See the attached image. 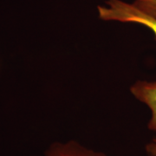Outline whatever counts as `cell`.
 Here are the masks:
<instances>
[{"mask_svg":"<svg viewBox=\"0 0 156 156\" xmlns=\"http://www.w3.org/2000/svg\"><path fill=\"white\" fill-rule=\"evenodd\" d=\"M98 17L110 22L136 23L150 30L156 39V18L147 14L133 3L122 0H106L97 7Z\"/></svg>","mask_w":156,"mask_h":156,"instance_id":"1","label":"cell"},{"mask_svg":"<svg viewBox=\"0 0 156 156\" xmlns=\"http://www.w3.org/2000/svg\"><path fill=\"white\" fill-rule=\"evenodd\" d=\"M130 92L136 100L149 108L151 116L147 128L156 132V80H139L130 87Z\"/></svg>","mask_w":156,"mask_h":156,"instance_id":"2","label":"cell"},{"mask_svg":"<svg viewBox=\"0 0 156 156\" xmlns=\"http://www.w3.org/2000/svg\"><path fill=\"white\" fill-rule=\"evenodd\" d=\"M43 156H108L102 152L90 149L77 141L55 142L50 146Z\"/></svg>","mask_w":156,"mask_h":156,"instance_id":"3","label":"cell"},{"mask_svg":"<svg viewBox=\"0 0 156 156\" xmlns=\"http://www.w3.org/2000/svg\"><path fill=\"white\" fill-rule=\"evenodd\" d=\"M133 4L140 11L156 18V0H134Z\"/></svg>","mask_w":156,"mask_h":156,"instance_id":"4","label":"cell"},{"mask_svg":"<svg viewBox=\"0 0 156 156\" xmlns=\"http://www.w3.org/2000/svg\"><path fill=\"white\" fill-rule=\"evenodd\" d=\"M146 153L148 156H156V137L153 138L145 147Z\"/></svg>","mask_w":156,"mask_h":156,"instance_id":"5","label":"cell"}]
</instances>
